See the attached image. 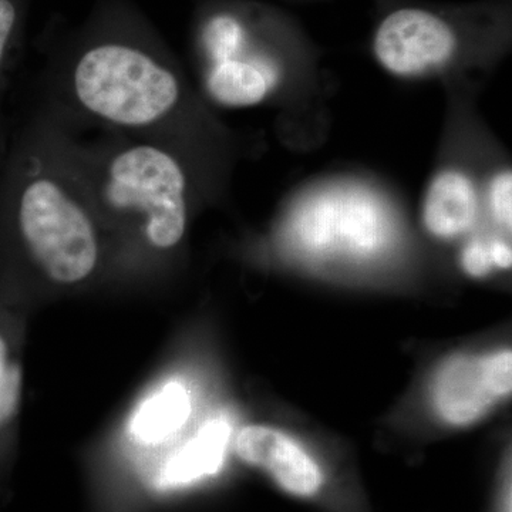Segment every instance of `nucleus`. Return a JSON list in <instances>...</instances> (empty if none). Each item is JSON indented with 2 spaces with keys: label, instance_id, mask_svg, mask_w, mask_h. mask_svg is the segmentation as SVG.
Returning <instances> with one entry per match:
<instances>
[{
  "label": "nucleus",
  "instance_id": "12",
  "mask_svg": "<svg viewBox=\"0 0 512 512\" xmlns=\"http://www.w3.org/2000/svg\"><path fill=\"white\" fill-rule=\"evenodd\" d=\"M512 175L510 171L498 174L490 185L488 201L495 220L505 227H511Z\"/></svg>",
  "mask_w": 512,
  "mask_h": 512
},
{
  "label": "nucleus",
  "instance_id": "9",
  "mask_svg": "<svg viewBox=\"0 0 512 512\" xmlns=\"http://www.w3.org/2000/svg\"><path fill=\"white\" fill-rule=\"evenodd\" d=\"M191 397L180 382H170L141 403L130 423L131 439L138 446L156 447L170 439L188 419Z\"/></svg>",
  "mask_w": 512,
  "mask_h": 512
},
{
  "label": "nucleus",
  "instance_id": "4",
  "mask_svg": "<svg viewBox=\"0 0 512 512\" xmlns=\"http://www.w3.org/2000/svg\"><path fill=\"white\" fill-rule=\"evenodd\" d=\"M470 18L416 3H392L373 32V55L394 76L434 72L453 62L463 50Z\"/></svg>",
  "mask_w": 512,
  "mask_h": 512
},
{
  "label": "nucleus",
  "instance_id": "1",
  "mask_svg": "<svg viewBox=\"0 0 512 512\" xmlns=\"http://www.w3.org/2000/svg\"><path fill=\"white\" fill-rule=\"evenodd\" d=\"M39 106L77 133L150 141L192 167L201 113L163 37L131 0H96L50 45Z\"/></svg>",
  "mask_w": 512,
  "mask_h": 512
},
{
  "label": "nucleus",
  "instance_id": "13",
  "mask_svg": "<svg viewBox=\"0 0 512 512\" xmlns=\"http://www.w3.org/2000/svg\"><path fill=\"white\" fill-rule=\"evenodd\" d=\"M461 265L468 275L474 278H483L493 271L494 261L491 254L490 241H471L461 255Z\"/></svg>",
  "mask_w": 512,
  "mask_h": 512
},
{
  "label": "nucleus",
  "instance_id": "10",
  "mask_svg": "<svg viewBox=\"0 0 512 512\" xmlns=\"http://www.w3.org/2000/svg\"><path fill=\"white\" fill-rule=\"evenodd\" d=\"M0 313V443L18 420L23 392V367L18 339Z\"/></svg>",
  "mask_w": 512,
  "mask_h": 512
},
{
  "label": "nucleus",
  "instance_id": "3",
  "mask_svg": "<svg viewBox=\"0 0 512 512\" xmlns=\"http://www.w3.org/2000/svg\"><path fill=\"white\" fill-rule=\"evenodd\" d=\"M73 133L77 161L109 238L113 274L165 271L187 237L195 192L190 165L150 141Z\"/></svg>",
  "mask_w": 512,
  "mask_h": 512
},
{
  "label": "nucleus",
  "instance_id": "14",
  "mask_svg": "<svg viewBox=\"0 0 512 512\" xmlns=\"http://www.w3.org/2000/svg\"><path fill=\"white\" fill-rule=\"evenodd\" d=\"M495 268L507 269L511 266V247L501 239L490 241Z\"/></svg>",
  "mask_w": 512,
  "mask_h": 512
},
{
  "label": "nucleus",
  "instance_id": "6",
  "mask_svg": "<svg viewBox=\"0 0 512 512\" xmlns=\"http://www.w3.org/2000/svg\"><path fill=\"white\" fill-rule=\"evenodd\" d=\"M431 400L440 419L451 426L480 420L498 396L485 356H454L440 366L431 386Z\"/></svg>",
  "mask_w": 512,
  "mask_h": 512
},
{
  "label": "nucleus",
  "instance_id": "2",
  "mask_svg": "<svg viewBox=\"0 0 512 512\" xmlns=\"http://www.w3.org/2000/svg\"><path fill=\"white\" fill-rule=\"evenodd\" d=\"M3 163L0 249L10 276L73 291L113 274L109 238L77 161L72 128L37 106Z\"/></svg>",
  "mask_w": 512,
  "mask_h": 512
},
{
  "label": "nucleus",
  "instance_id": "8",
  "mask_svg": "<svg viewBox=\"0 0 512 512\" xmlns=\"http://www.w3.org/2000/svg\"><path fill=\"white\" fill-rule=\"evenodd\" d=\"M478 214V195L473 181L457 170L436 175L423 204L424 227L440 239H454L473 227Z\"/></svg>",
  "mask_w": 512,
  "mask_h": 512
},
{
  "label": "nucleus",
  "instance_id": "5",
  "mask_svg": "<svg viewBox=\"0 0 512 512\" xmlns=\"http://www.w3.org/2000/svg\"><path fill=\"white\" fill-rule=\"evenodd\" d=\"M234 447L242 463L264 471L285 493L312 498L325 485V474L315 458L284 431L251 424L239 431Z\"/></svg>",
  "mask_w": 512,
  "mask_h": 512
},
{
  "label": "nucleus",
  "instance_id": "7",
  "mask_svg": "<svg viewBox=\"0 0 512 512\" xmlns=\"http://www.w3.org/2000/svg\"><path fill=\"white\" fill-rule=\"evenodd\" d=\"M229 434L225 421H211L194 439L165 458L151 477L153 484L160 490H175L214 476L224 463Z\"/></svg>",
  "mask_w": 512,
  "mask_h": 512
},
{
  "label": "nucleus",
  "instance_id": "11",
  "mask_svg": "<svg viewBox=\"0 0 512 512\" xmlns=\"http://www.w3.org/2000/svg\"><path fill=\"white\" fill-rule=\"evenodd\" d=\"M25 15V0H0V160L8 151L2 124L3 93L9 82V72L15 59L20 28Z\"/></svg>",
  "mask_w": 512,
  "mask_h": 512
}]
</instances>
